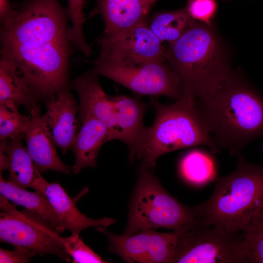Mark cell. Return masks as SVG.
I'll return each mask as SVG.
<instances>
[{"label":"cell","instance_id":"cell-1","mask_svg":"<svg viewBox=\"0 0 263 263\" xmlns=\"http://www.w3.org/2000/svg\"><path fill=\"white\" fill-rule=\"evenodd\" d=\"M196 101L220 150L238 156L252 140L263 136V96L237 74L230 71Z\"/></svg>","mask_w":263,"mask_h":263},{"label":"cell","instance_id":"cell-2","mask_svg":"<svg viewBox=\"0 0 263 263\" xmlns=\"http://www.w3.org/2000/svg\"><path fill=\"white\" fill-rule=\"evenodd\" d=\"M150 98L155 117L153 124L147 128L135 156L141 164L153 171L160 156L189 147L205 146L212 153L220 151L202 119L195 97L184 95L170 104Z\"/></svg>","mask_w":263,"mask_h":263},{"label":"cell","instance_id":"cell-3","mask_svg":"<svg viewBox=\"0 0 263 263\" xmlns=\"http://www.w3.org/2000/svg\"><path fill=\"white\" fill-rule=\"evenodd\" d=\"M235 169L215 182L210 197L195 206L198 219L224 230L244 232L263 205V166L240 154Z\"/></svg>","mask_w":263,"mask_h":263},{"label":"cell","instance_id":"cell-4","mask_svg":"<svg viewBox=\"0 0 263 263\" xmlns=\"http://www.w3.org/2000/svg\"><path fill=\"white\" fill-rule=\"evenodd\" d=\"M166 54V64L180 79L183 96L207 94L230 72L210 26L195 20L169 43Z\"/></svg>","mask_w":263,"mask_h":263},{"label":"cell","instance_id":"cell-5","mask_svg":"<svg viewBox=\"0 0 263 263\" xmlns=\"http://www.w3.org/2000/svg\"><path fill=\"white\" fill-rule=\"evenodd\" d=\"M198 220L195 207L187 206L170 194L153 171L141 164L129 206L124 234L159 228L177 230Z\"/></svg>","mask_w":263,"mask_h":263},{"label":"cell","instance_id":"cell-6","mask_svg":"<svg viewBox=\"0 0 263 263\" xmlns=\"http://www.w3.org/2000/svg\"><path fill=\"white\" fill-rule=\"evenodd\" d=\"M69 41L26 46L1 45L0 55L14 64L38 98L68 89Z\"/></svg>","mask_w":263,"mask_h":263},{"label":"cell","instance_id":"cell-7","mask_svg":"<svg viewBox=\"0 0 263 263\" xmlns=\"http://www.w3.org/2000/svg\"><path fill=\"white\" fill-rule=\"evenodd\" d=\"M68 18L59 0H25L1 24V45L36 46L69 41Z\"/></svg>","mask_w":263,"mask_h":263},{"label":"cell","instance_id":"cell-8","mask_svg":"<svg viewBox=\"0 0 263 263\" xmlns=\"http://www.w3.org/2000/svg\"><path fill=\"white\" fill-rule=\"evenodd\" d=\"M244 234L198 220L180 235L172 263H246Z\"/></svg>","mask_w":263,"mask_h":263},{"label":"cell","instance_id":"cell-9","mask_svg":"<svg viewBox=\"0 0 263 263\" xmlns=\"http://www.w3.org/2000/svg\"><path fill=\"white\" fill-rule=\"evenodd\" d=\"M0 241L14 246H20L40 256L54 255L70 262L67 253L65 237L59 235L44 219L29 210L20 211L0 195Z\"/></svg>","mask_w":263,"mask_h":263},{"label":"cell","instance_id":"cell-10","mask_svg":"<svg viewBox=\"0 0 263 263\" xmlns=\"http://www.w3.org/2000/svg\"><path fill=\"white\" fill-rule=\"evenodd\" d=\"M93 70L141 95L175 100L183 97L180 78L164 61L134 63L97 58Z\"/></svg>","mask_w":263,"mask_h":263},{"label":"cell","instance_id":"cell-11","mask_svg":"<svg viewBox=\"0 0 263 263\" xmlns=\"http://www.w3.org/2000/svg\"><path fill=\"white\" fill-rule=\"evenodd\" d=\"M189 226L169 233L148 229L123 235L111 233L107 227L97 226L95 229L108 238V250L127 263H172L178 239Z\"/></svg>","mask_w":263,"mask_h":263},{"label":"cell","instance_id":"cell-12","mask_svg":"<svg viewBox=\"0 0 263 263\" xmlns=\"http://www.w3.org/2000/svg\"><path fill=\"white\" fill-rule=\"evenodd\" d=\"M162 43L145 21L116 34L103 35L97 58L134 63L166 62L167 49Z\"/></svg>","mask_w":263,"mask_h":263},{"label":"cell","instance_id":"cell-13","mask_svg":"<svg viewBox=\"0 0 263 263\" xmlns=\"http://www.w3.org/2000/svg\"><path fill=\"white\" fill-rule=\"evenodd\" d=\"M47 111L41 116L42 124L56 147L65 154L77 134V102L68 89L48 98Z\"/></svg>","mask_w":263,"mask_h":263},{"label":"cell","instance_id":"cell-14","mask_svg":"<svg viewBox=\"0 0 263 263\" xmlns=\"http://www.w3.org/2000/svg\"><path fill=\"white\" fill-rule=\"evenodd\" d=\"M98 76L93 70L77 76L72 82V87L79 98V118L80 121L88 117L97 119L109 129L113 140H118L114 107L111 96L102 88Z\"/></svg>","mask_w":263,"mask_h":263},{"label":"cell","instance_id":"cell-15","mask_svg":"<svg viewBox=\"0 0 263 263\" xmlns=\"http://www.w3.org/2000/svg\"><path fill=\"white\" fill-rule=\"evenodd\" d=\"M31 188L46 196L58 215L63 229H68L72 234L79 235L82 230L90 227H107L116 222L115 219L108 217L94 219L82 213L62 186L58 183L47 182L37 168Z\"/></svg>","mask_w":263,"mask_h":263},{"label":"cell","instance_id":"cell-16","mask_svg":"<svg viewBox=\"0 0 263 263\" xmlns=\"http://www.w3.org/2000/svg\"><path fill=\"white\" fill-rule=\"evenodd\" d=\"M114 107L118 140L128 146L129 160L132 163L144 141L147 128L143 123L148 104L127 95L112 97Z\"/></svg>","mask_w":263,"mask_h":263},{"label":"cell","instance_id":"cell-17","mask_svg":"<svg viewBox=\"0 0 263 263\" xmlns=\"http://www.w3.org/2000/svg\"><path fill=\"white\" fill-rule=\"evenodd\" d=\"M40 112L38 105L30 110V119L25 133L27 150L40 172L52 170L68 174L72 168L59 157L56 146L42 124Z\"/></svg>","mask_w":263,"mask_h":263},{"label":"cell","instance_id":"cell-18","mask_svg":"<svg viewBox=\"0 0 263 263\" xmlns=\"http://www.w3.org/2000/svg\"><path fill=\"white\" fill-rule=\"evenodd\" d=\"M157 0H97L105 24L103 35H112L148 21L149 13Z\"/></svg>","mask_w":263,"mask_h":263},{"label":"cell","instance_id":"cell-19","mask_svg":"<svg viewBox=\"0 0 263 263\" xmlns=\"http://www.w3.org/2000/svg\"><path fill=\"white\" fill-rule=\"evenodd\" d=\"M82 126L77 132L71 150L75 158L72 168L76 174L83 169L96 167V159L102 146L113 140L107 127L96 118L88 117L81 120Z\"/></svg>","mask_w":263,"mask_h":263},{"label":"cell","instance_id":"cell-20","mask_svg":"<svg viewBox=\"0 0 263 263\" xmlns=\"http://www.w3.org/2000/svg\"><path fill=\"white\" fill-rule=\"evenodd\" d=\"M24 136L1 141L0 171H8V181L22 188L31 187L37 168L26 147L22 143Z\"/></svg>","mask_w":263,"mask_h":263},{"label":"cell","instance_id":"cell-21","mask_svg":"<svg viewBox=\"0 0 263 263\" xmlns=\"http://www.w3.org/2000/svg\"><path fill=\"white\" fill-rule=\"evenodd\" d=\"M0 194L14 204L42 218L58 233L65 230L58 215L42 192L38 190L30 192L4 180L0 174Z\"/></svg>","mask_w":263,"mask_h":263},{"label":"cell","instance_id":"cell-22","mask_svg":"<svg viewBox=\"0 0 263 263\" xmlns=\"http://www.w3.org/2000/svg\"><path fill=\"white\" fill-rule=\"evenodd\" d=\"M38 98L29 87L16 67L1 57L0 61V104L18 109L23 105L30 110Z\"/></svg>","mask_w":263,"mask_h":263},{"label":"cell","instance_id":"cell-23","mask_svg":"<svg viewBox=\"0 0 263 263\" xmlns=\"http://www.w3.org/2000/svg\"><path fill=\"white\" fill-rule=\"evenodd\" d=\"M194 20L187 7L155 14L149 26L152 33L162 42L172 43L179 39Z\"/></svg>","mask_w":263,"mask_h":263},{"label":"cell","instance_id":"cell-24","mask_svg":"<svg viewBox=\"0 0 263 263\" xmlns=\"http://www.w3.org/2000/svg\"><path fill=\"white\" fill-rule=\"evenodd\" d=\"M182 176L188 183L202 186L213 180L216 175V168L212 156L200 149L187 152L182 158L179 165Z\"/></svg>","mask_w":263,"mask_h":263},{"label":"cell","instance_id":"cell-25","mask_svg":"<svg viewBox=\"0 0 263 263\" xmlns=\"http://www.w3.org/2000/svg\"><path fill=\"white\" fill-rule=\"evenodd\" d=\"M246 243V263H263V205L243 232Z\"/></svg>","mask_w":263,"mask_h":263},{"label":"cell","instance_id":"cell-26","mask_svg":"<svg viewBox=\"0 0 263 263\" xmlns=\"http://www.w3.org/2000/svg\"><path fill=\"white\" fill-rule=\"evenodd\" d=\"M67 0V11L72 22V26L68 30L70 42L85 56H89L92 54V50L86 42L83 31L85 20L83 12L85 0Z\"/></svg>","mask_w":263,"mask_h":263},{"label":"cell","instance_id":"cell-27","mask_svg":"<svg viewBox=\"0 0 263 263\" xmlns=\"http://www.w3.org/2000/svg\"><path fill=\"white\" fill-rule=\"evenodd\" d=\"M30 116L20 114L18 109L0 104V139L1 141L24 136Z\"/></svg>","mask_w":263,"mask_h":263},{"label":"cell","instance_id":"cell-28","mask_svg":"<svg viewBox=\"0 0 263 263\" xmlns=\"http://www.w3.org/2000/svg\"><path fill=\"white\" fill-rule=\"evenodd\" d=\"M64 245L67 253L74 263H107L91 249L79 237L73 235L65 237Z\"/></svg>","mask_w":263,"mask_h":263},{"label":"cell","instance_id":"cell-29","mask_svg":"<svg viewBox=\"0 0 263 263\" xmlns=\"http://www.w3.org/2000/svg\"><path fill=\"white\" fill-rule=\"evenodd\" d=\"M186 7L192 19L210 26L216 15L217 4L215 0H188Z\"/></svg>","mask_w":263,"mask_h":263},{"label":"cell","instance_id":"cell-30","mask_svg":"<svg viewBox=\"0 0 263 263\" xmlns=\"http://www.w3.org/2000/svg\"><path fill=\"white\" fill-rule=\"evenodd\" d=\"M36 254L28 249L20 247L14 246L13 250H8L0 248V263H27Z\"/></svg>","mask_w":263,"mask_h":263},{"label":"cell","instance_id":"cell-31","mask_svg":"<svg viewBox=\"0 0 263 263\" xmlns=\"http://www.w3.org/2000/svg\"><path fill=\"white\" fill-rule=\"evenodd\" d=\"M14 7L10 0H0V24L6 20L12 14Z\"/></svg>","mask_w":263,"mask_h":263}]
</instances>
